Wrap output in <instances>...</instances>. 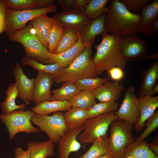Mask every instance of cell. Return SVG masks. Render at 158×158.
Masks as SVG:
<instances>
[{
  "instance_id": "1",
  "label": "cell",
  "mask_w": 158,
  "mask_h": 158,
  "mask_svg": "<svg viewBox=\"0 0 158 158\" xmlns=\"http://www.w3.org/2000/svg\"><path fill=\"white\" fill-rule=\"evenodd\" d=\"M105 13L106 31L120 36L142 33L141 17L139 13H132L118 0H111Z\"/></svg>"
},
{
  "instance_id": "2",
  "label": "cell",
  "mask_w": 158,
  "mask_h": 158,
  "mask_svg": "<svg viewBox=\"0 0 158 158\" xmlns=\"http://www.w3.org/2000/svg\"><path fill=\"white\" fill-rule=\"evenodd\" d=\"M101 35L102 40L99 44L94 45L96 51L92 58L97 75H100L115 67L124 70L128 59L123 56L120 48L121 36L107 31Z\"/></svg>"
},
{
  "instance_id": "3",
  "label": "cell",
  "mask_w": 158,
  "mask_h": 158,
  "mask_svg": "<svg viewBox=\"0 0 158 158\" xmlns=\"http://www.w3.org/2000/svg\"><path fill=\"white\" fill-rule=\"evenodd\" d=\"M12 41L19 42L24 47L25 56L39 63L51 64V54L39 40L30 23L23 28L8 36Z\"/></svg>"
},
{
  "instance_id": "4",
  "label": "cell",
  "mask_w": 158,
  "mask_h": 158,
  "mask_svg": "<svg viewBox=\"0 0 158 158\" xmlns=\"http://www.w3.org/2000/svg\"><path fill=\"white\" fill-rule=\"evenodd\" d=\"M91 45L87 46L82 53L69 66L62 75L54 79L57 84L75 82L85 78L97 77L92 58Z\"/></svg>"
},
{
  "instance_id": "5",
  "label": "cell",
  "mask_w": 158,
  "mask_h": 158,
  "mask_svg": "<svg viewBox=\"0 0 158 158\" xmlns=\"http://www.w3.org/2000/svg\"><path fill=\"white\" fill-rule=\"evenodd\" d=\"M110 126L109 153L114 158H124L125 149L135 141L132 133L133 126L123 120L117 119L113 121Z\"/></svg>"
},
{
  "instance_id": "6",
  "label": "cell",
  "mask_w": 158,
  "mask_h": 158,
  "mask_svg": "<svg viewBox=\"0 0 158 158\" xmlns=\"http://www.w3.org/2000/svg\"><path fill=\"white\" fill-rule=\"evenodd\" d=\"M118 119L114 112L88 118L83 125V129L77 139L83 146L90 144L97 138L107 134L111 123Z\"/></svg>"
},
{
  "instance_id": "7",
  "label": "cell",
  "mask_w": 158,
  "mask_h": 158,
  "mask_svg": "<svg viewBox=\"0 0 158 158\" xmlns=\"http://www.w3.org/2000/svg\"><path fill=\"white\" fill-rule=\"evenodd\" d=\"M34 114L30 110L18 109L8 114H0V120L5 125L10 140L19 133L31 134L40 131L31 123V119Z\"/></svg>"
},
{
  "instance_id": "8",
  "label": "cell",
  "mask_w": 158,
  "mask_h": 158,
  "mask_svg": "<svg viewBox=\"0 0 158 158\" xmlns=\"http://www.w3.org/2000/svg\"><path fill=\"white\" fill-rule=\"evenodd\" d=\"M31 121L39 127L40 131L44 132L53 143H58L68 130L63 113L60 111L54 112L51 116L35 113Z\"/></svg>"
},
{
  "instance_id": "9",
  "label": "cell",
  "mask_w": 158,
  "mask_h": 158,
  "mask_svg": "<svg viewBox=\"0 0 158 158\" xmlns=\"http://www.w3.org/2000/svg\"><path fill=\"white\" fill-rule=\"evenodd\" d=\"M57 6H51L34 10H14L7 8L6 12L7 29L6 32L11 35L26 26V23L35 17L56 11Z\"/></svg>"
},
{
  "instance_id": "10",
  "label": "cell",
  "mask_w": 158,
  "mask_h": 158,
  "mask_svg": "<svg viewBox=\"0 0 158 158\" xmlns=\"http://www.w3.org/2000/svg\"><path fill=\"white\" fill-rule=\"evenodd\" d=\"M135 91V88L133 86H129L126 90L123 102L119 108L114 113L118 119L123 120L132 126L136 124L140 117Z\"/></svg>"
},
{
  "instance_id": "11",
  "label": "cell",
  "mask_w": 158,
  "mask_h": 158,
  "mask_svg": "<svg viewBox=\"0 0 158 158\" xmlns=\"http://www.w3.org/2000/svg\"><path fill=\"white\" fill-rule=\"evenodd\" d=\"M120 47L125 58L136 60L145 57L150 49L146 40L135 34L121 36Z\"/></svg>"
},
{
  "instance_id": "12",
  "label": "cell",
  "mask_w": 158,
  "mask_h": 158,
  "mask_svg": "<svg viewBox=\"0 0 158 158\" xmlns=\"http://www.w3.org/2000/svg\"><path fill=\"white\" fill-rule=\"evenodd\" d=\"M53 18L64 28L71 29L80 33L91 20L83 13L75 10L62 11L55 15Z\"/></svg>"
},
{
  "instance_id": "13",
  "label": "cell",
  "mask_w": 158,
  "mask_h": 158,
  "mask_svg": "<svg viewBox=\"0 0 158 158\" xmlns=\"http://www.w3.org/2000/svg\"><path fill=\"white\" fill-rule=\"evenodd\" d=\"M54 79L50 74L38 71L35 78L32 99L35 105L45 101H52L51 88Z\"/></svg>"
},
{
  "instance_id": "14",
  "label": "cell",
  "mask_w": 158,
  "mask_h": 158,
  "mask_svg": "<svg viewBox=\"0 0 158 158\" xmlns=\"http://www.w3.org/2000/svg\"><path fill=\"white\" fill-rule=\"evenodd\" d=\"M13 74L18 92V97L25 103H29L33 99L35 78H28L18 63L16 64L13 69Z\"/></svg>"
},
{
  "instance_id": "15",
  "label": "cell",
  "mask_w": 158,
  "mask_h": 158,
  "mask_svg": "<svg viewBox=\"0 0 158 158\" xmlns=\"http://www.w3.org/2000/svg\"><path fill=\"white\" fill-rule=\"evenodd\" d=\"M83 129V126L68 130L60 138L58 143L59 158H69L70 154L78 151L81 144L77 138Z\"/></svg>"
},
{
  "instance_id": "16",
  "label": "cell",
  "mask_w": 158,
  "mask_h": 158,
  "mask_svg": "<svg viewBox=\"0 0 158 158\" xmlns=\"http://www.w3.org/2000/svg\"><path fill=\"white\" fill-rule=\"evenodd\" d=\"M138 98L140 117L135 125L134 129L140 132L144 129L145 122L158 107V96L147 95L139 96Z\"/></svg>"
},
{
  "instance_id": "17",
  "label": "cell",
  "mask_w": 158,
  "mask_h": 158,
  "mask_svg": "<svg viewBox=\"0 0 158 158\" xmlns=\"http://www.w3.org/2000/svg\"><path fill=\"white\" fill-rule=\"evenodd\" d=\"M119 81H107L92 91L96 99L101 102H116L124 90Z\"/></svg>"
},
{
  "instance_id": "18",
  "label": "cell",
  "mask_w": 158,
  "mask_h": 158,
  "mask_svg": "<svg viewBox=\"0 0 158 158\" xmlns=\"http://www.w3.org/2000/svg\"><path fill=\"white\" fill-rule=\"evenodd\" d=\"M78 39L76 44L66 51L58 54H52L51 64L57 63L64 68L70 65L89 45L83 43L80 33L78 32Z\"/></svg>"
},
{
  "instance_id": "19",
  "label": "cell",
  "mask_w": 158,
  "mask_h": 158,
  "mask_svg": "<svg viewBox=\"0 0 158 158\" xmlns=\"http://www.w3.org/2000/svg\"><path fill=\"white\" fill-rule=\"evenodd\" d=\"M56 22L54 18L48 16L47 14L38 16L30 21L39 40L47 49L49 35Z\"/></svg>"
},
{
  "instance_id": "20",
  "label": "cell",
  "mask_w": 158,
  "mask_h": 158,
  "mask_svg": "<svg viewBox=\"0 0 158 158\" xmlns=\"http://www.w3.org/2000/svg\"><path fill=\"white\" fill-rule=\"evenodd\" d=\"M105 20V13L97 18L90 20L85 28L80 33L83 43L92 45L97 36L106 31Z\"/></svg>"
},
{
  "instance_id": "21",
  "label": "cell",
  "mask_w": 158,
  "mask_h": 158,
  "mask_svg": "<svg viewBox=\"0 0 158 158\" xmlns=\"http://www.w3.org/2000/svg\"><path fill=\"white\" fill-rule=\"evenodd\" d=\"M141 72L142 79L138 92L139 96L151 95L158 78V61L150 63L147 68Z\"/></svg>"
},
{
  "instance_id": "22",
  "label": "cell",
  "mask_w": 158,
  "mask_h": 158,
  "mask_svg": "<svg viewBox=\"0 0 158 158\" xmlns=\"http://www.w3.org/2000/svg\"><path fill=\"white\" fill-rule=\"evenodd\" d=\"M7 8L14 10H34L54 5L55 0H5Z\"/></svg>"
},
{
  "instance_id": "23",
  "label": "cell",
  "mask_w": 158,
  "mask_h": 158,
  "mask_svg": "<svg viewBox=\"0 0 158 158\" xmlns=\"http://www.w3.org/2000/svg\"><path fill=\"white\" fill-rule=\"evenodd\" d=\"M88 109L78 107H71L63 113L68 130L83 126L88 118Z\"/></svg>"
},
{
  "instance_id": "24",
  "label": "cell",
  "mask_w": 158,
  "mask_h": 158,
  "mask_svg": "<svg viewBox=\"0 0 158 158\" xmlns=\"http://www.w3.org/2000/svg\"><path fill=\"white\" fill-rule=\"evenodd\" d=\"M71 107L68 101L52 100L41 103L35 105L31 110L35 113L48 115L58 111H66Z\"/></svg>"
},
{
  "instance_id": "25",
  "label": "cell",
  "mask_w": 158,
  "mask_h": 158,
  "mask_svg": "<svg viewBox=\"0 0 158 158\" xmlns=\"http://www.w3.org/2000/svg\"><path fill=\"white\" fill-rule=\"evenodd\" d=\"M18 91L15 83L9 84L6 91V97L1 104V107L4 114H8L15 111L24 110L25 106L29 103L17 105L16 100L18 97Z\"/></svg>"
},
{
  "instance_id": "26",
  "label": "cell",
  "mask_w": 158,
  "mask_h": 158,
  "mask_svg": "<svg viewBox=\"0 0 158 158\" xmlns=\"http://www.w3.org/2000/svg\"><path fill=\"white\" fill-rule=\"evenodd\" d=\"M27 146L30 152V158H46L55 154L54 143L49 140L40 142L32 141Z\"/></svg>"
},
{
  "instance_id": "27",
  "label": "cell",
  "mask_w": 158,
  "mask_h": 158,
  "mask_svg": "<svg viewBox=\"0 0 158 158\" xmlns=\"http://www.w3.org/2000/svg\"><path fill=\"white\" fill-rule=\"evenodd\" d=\"M128 156L135 158H158L150 149L145 140L135 141L127 146L124 151V158Z\"/></svg>"
},
{
  "instance_id": "28",
  "label": "cell",
  "mask_w": 158,
  "mask_h": 158,
  "mask_svg": "<svg viewBox=\"0 0 158 158\" xmlns=\"http://www.w3.org/2000/svg\"><path fill=\"white\" fill-rule=\"evenodd\" d=\"M108 140L107 134L97 138L92 142L88 150L79 158H97L109 154Z\"/></svg>"
},
{
  "instance_id": "29",
  "label": "cell",
  "mask_w": 158,
  "mask_h": 158,
  "mask_svg": "<svg viewBox=\"0 0 158 158\" xmlns=\"http://www.w3.org/2000/svg\"><path fill=\"white\" fill-rule=\"evenodd\" d=\"M21 62L25 66H30L38 71L47 73L52 75L54 78L63 73L65 68L57 63L45 64L35 61L25 56L21 59Z\"/></svg>"
},
{
  "instance_id": "30",
  "label": "cell",
  "mask_w": 158,
  "mask_h": 158,
  "mask_svg": "<svg viewBox=\"0 0 158 158\" xmlns=\"http://www.w3.org/2000/svg\"><path fill=\"white\" fill-rule=\"evenodd\" d=\"M62 83L61 87L52 91V100L68 101L81 91L74 82Z\"/></svg>"
},
{
  "instance_id": "31",
  "label": "cell",
  "mask_w": 158,
  "mask_h": 158,
  "mask_svg": "<svg viewBox=\"0 0 158 158\" xmlns=\"http://www.w3.org/2000/svg\"><path fill=\"white\" fill-rule=\"evenodd\" d=\"M139 13L141 17L142 33H144L147 28L158 18V0L147 5Z\"/></svg>"
},
{
  "instance_id": "32",
  "label": "cell",
  "mask_w": 158,
  "mask_h": 158,
  "mask_svg": "<svg viewBox=\"0 0 158 158\" xmlns=\"http://www.w3.org/2000/svg\"><path fill=\"white\" fill-rule=\"evenodd\" d=\"M78 39V32L71 28H65L54 54L61 53L71 48L76 44Z\"/></svg>"
},
{
  "instance_id": "33",
  "label": "cell",
  "mask_w": 158,
  "mask_h": 158,
  "mask_svg": "<svg viewBox=\"0 0 158 158\" xmlns=\"http://www.w3.org/2000/svg\"><path fill=\"white\" fill-rule=\"evenodd\" d=\"M72 107L89 109L96 103V99L92 91H81L68 101Z\"/></svg>"
},
{
  "instance_id": "34",
  "label": "cell",
  "mask_w": 158,
  "mask_h": 158,
  "mask_svg": "<svg viewBox=\"0 0 158 158\" xmlns=\"http://www.w3.org/2000/svg\"><path fill=\"white\" fill-rule=\"evenodd\" d=\"M108 0H90L83 14L90 20L97 18L107 13L108 7L106 6Z\"/></svg>"
},
{
  "instance_id": "35",
  "label": "cell",
  "mask_w": 158,
  "mask_h": 158,
  "mask_svg": "<svg viewBox=\"0 0 158 158\" xmlns=\"http://www.w3.org/2000/svg\"><path fill=\"white\" fill-rule=\"evenodd\" d=\"M118 104L116 102L96 103L88 109V118L98 116L107 113L114 112L118 109Z\"/></svg>"
},
{
  "instance_id": "36",
  "label": "cell",
  "mask_w": 158,
  "mask_h": 158,
  "mask_svg": "<svg viewBox=\"0 0 158 158\" xmlns=\"http://www.w3.org/2000/svg\"><path fill=\"white\" fill-rule=\"evenodd\" d=\"M109 80V78H107L97 77L81 79L75 82L74 83L80 91H92Z\"/></svg>"
},
{
  "instance_id": "37",
  "label": "cell",
  "mask_w": 158,
  "mask_h": 158,
  "mask_svg": "<svg viewBox=\"0 0 158 158\" xmlns=\"http://www.w3.org/2000/svg\"><path fill=\"white\" fill-rule=\"evenodd\" d=\"M65 28L57 22L53 25L49 34L48 39V50L51 54H54Z\"/></svg>"
},
{
  "instance_id": "38",
  "label": "cell",
  "mask_w": 158,
  "mask_h": 158,
  "mask_svg": "<svg viewBox=\"0 0 158 158\" xmlns=\"http://www.w3.org/2000/svg\"><path fill=\"white\" fill-rule=\"evenodd\" d=\"M158 127V110L151 116L145 123V128L141 134L138 136L135 139V141L145 140L152 132Z\"/></svg>"
},
{
  "instance_id": "39",
  "label": "cell",
  "mask_w": 158,
  "mask_h": 158,
  "mask_svg": "<svg viewBox=\"0 0 158 158\" xmlns=\"http://www.w3.org/2000/svg\"><path fill=\"white\" fill-rule=\"evenodd\" d=\"M131 12L137 13L146 6L151 0H119Z\"/></svg>"
},
{
  "instance_id": "40",
  "label": "cell",
  "mask_w": 158,
  "mask_h": 158,
  "mask_svg": "<svg viewBox=\"0 0 158 158\" xmlns=\"http://www.w3.org/2000/svg\"><path fill=\"white\" fill-rule=\"evenodd\" d=\"M7 6L5 0H0V34L7 29L6 12Z\"/></svg>"
},
{
  "instance_id": "41",
  "label": "cell",
  "mask_w": 158,
  "mask_h": 158,
  "mask_svg": "<svg viewBox=\"0 0 158 158\" xmlns=\"http://www.w3.org/2000/svg\"><path fill=\"white\" fill-rule=\"evenodd\" d=\"M123 70L119 67H115L110 68L107 71L114 81H119L124 77V73Z\"/></svg>"
},
{
  "instance_id": "42",
  "label": "cell",
  "mask_w": 158,
  "mask_h": 158,
  "mask_svg": "<svg viewBox=\"0 0 158 158\" xmlns=\"http://www.w3.org/2000/svg\"><path fill=\"white\" fill-rule=\"evenodd\" d=\"M158 32V18L150 25L146 29L144 33L151 37L157 36Z\"/></svg>"
},
{
  "instance_id": "43",
  "label": "cell",
  "mask_w": 158,
  "mask_h": 158,
  "mask_svg": "<svg viewBox=\"0 0 158 158\" xmlns=\"http://www.w3.org/2000/svg\"><path fill=\"white\" fill-rule=\"evenodd\" d=\"M56 2L63 11L73 10V0H57Z\"/></svg>"
},
{
  "instance_id": "44",
  "label": "cell",
  "mask_w": 158,
  "mask_h": 158,
  "mask_svg": "<svg viewBox=\"0 0 158 158\" xmlns=\"http://www.w3.org/2000/svg\"><path fill=\"white\" fill-rule=\"evenodd\" d=\"M90 0H73V10L83 12Z\"/></svg>"
},
{
  "instance_id": "45",
  "label": "cell",
  "mask_w": 158,
  "mask_h": 158,
  "mask_svg": "<svg viewBox=\"0 0 158 158\" xmlns=\"http://www.w3.org/2000/svg\"><path fill=\"white\" fill-rule=\"evenodd\" d=\"M14 153V158H30V151L28 149L25 150L21 147H18L15 149Z\"/></svg>"
},
{
  "instance_id": "46",
  "label": "cell",
  "mask_w": 158,
  "mask_h": 158,
  "mask_svg": "<svg viewBox=\"0 0 158 158\" xmlns=\"http://www.w3.org/2000/svg\"><path fill=\"white\" fill-rule=\"evenodd\" d=\"M158 135H157L152 142L148 143V147L151 151L156 155L158 156Z\"/></svg>"
},
{
  "instance_id": "47",
  "label": "cell",
  "mask_w": 158,
  "mask_h": 158,
  "mask_svg": "<svg viewBox=\"0 0 158 158\" xmlns=\"http://www.w3.org/2000/svg\"><path fill=\"white\" fill-rule=\"evenodd\" d=\"M144 59H155L157 61L158 60V52L157 51L156 52L152 54H151L148 56L147 57H144L141 60Z\"/></svg>"
},
{
  "instance_id": "48",
  "label": "cell",
  "mask_w": 158,
  "mask_h": 158,
  "mask_svg": "<svg viewBox=\"0 0 158 158\" xmlns=\"http://www.w3.org/2000/svg\"><path fill=\"white\" fill-rule=\"evenodd\" d=\"M158 92V83L156 84L155 85L153 88L151 94V95L153 96V95L155 94V93H157Z\"/></svg>"
},
{
  "instance_id": "49",
  "label": "cell",
  "mask_w": 158,
  "mask_h": 158,
  "mask_svg": "<svg viewBox=\"0 0 158 158\" xmlns=\"http://www.w3.org/2000/svg\"><path fill=\"white\" fill-rule=\"evenodd\" d=\"M97 158H114L111 154H106L103 156H102Z\"/></svg>"
},
{
  "instance_id": "50",
  "label": "cell",
  "mask_w": 158,
  "mask_h": 158,
  "mask_svg": "<svg viewBox=\"0 0 158 158\" xmlns=\"http://www.w3.org/2000/svg\"><path fill=\"white\" fill-rule=\"evenodd\" d=\"M124 158H135V157L130 156H128L124 157Z\"/></svg>"
}]
</instances>
